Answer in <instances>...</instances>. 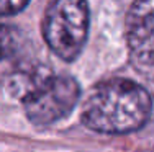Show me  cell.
<instances>
[{
  "mask_svg": "<svg viewBox=\"0 0 154 152\" xmlns=\"http://www.w3.org/2000/svg\"><path fill=\"white\" fill-rule=\"evenodd\" d=\"M18 48V34L15 30L0 25V61L8 59Z\"/></svg>",
  "mask_w": 154,
  "mask_h": 152,
  "instance_id": "cell-5",
  "label": "cell"
},
{
  "mask_svg": "<svg viewBox=\"0 0 154 152\" xmlns=\"http://www.w3.org/2000/svg\"><path fill=\"white\" fill-rule=\"evenodd\" d=\"M80 95L79 84L69 75L39 79L23 97L28 119L36 126L56 123L72 111Z\"/></svg>",
  "mask_w": 154,
  "mask_h": 152,
  "instance_id": "cell-3",
  "label": "cell"
},
{
  "mask_svg": "<svg viewBox=\"0 0 154 152\" xmlns=\"http://www.w3.org/2000/svg\"><path fill=\"white\" fill-rule=\"evenodd\" d=\"M151 110V97L141 85L112 79L94 88L82 108V121L102 134H128L146 124Z\"/></svg>",
  "mask_w": 154,
  "mask_h": 152,
  "instance_id": "cell-1",
  "label": "cell"
},
{
  "mask_svg": "<svg viewBox=\"0 0 154 152\" xmlns=\"http://www.w3.org/2000/svg\"><path fill=\"white\" fill-rule=\"evenodd\" d=\"M89 33V7L85 0H51L43 20V34L54 54L74 61Z\"/></svg>",
  "mask_w": 154,
  "mask_h": 152,
  "instance_id": "cell-2",
  "label": "cell"
},
{
  "mask_svg": "<svg viewBox=\"0 0 154 152\" xmlns=\"http://www.w3.org/2000/svg\"><path fill=\"white\" fill-rule=\"evenodd\" d=\"M28 2L30 0H0V15L7 16L21 12L28 5Z\"/></svg>",
  "mask_w": 154,
  "mask_h": 152,
  "instance_id": "cell-6",
  "label": "cell"
},
{
  "mask_svg": "<svg viewBox=\"0 0 154 152\" xmlns=\"http://www.w3.org/2000/svg\"><path fill=\"white\" fill-rule=\"evenodd\" d=\"M126 41L133 57L154 64V0H136L126 15Z\"/></svg>",
  "mask_w": 154,
  "mask_h": 152,
  "instance_id": "cell-4",
  "label": "cell"
}]
</instances>
